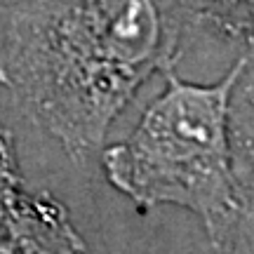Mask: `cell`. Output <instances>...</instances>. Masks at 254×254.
I'll use <instances>...</instances> for the list:
<instances>
[{"mask_svg":"<svg viewBox=\"0 0 254 254\" xmlns=\"http://www.w3.org/2000/svg\"><path fill=\"white\" fill-rule=\"evenodd\" d=\"M0 2H5V0H0Z\"/></svg>","mask_w":254,"mask_h":254,"instance_id":"ba28073f","label":"cell"},{"mask_svg":"<svg viewBox=\"0 0 254 254\" xmlns=\"http://www.w3.org/2000/svg\"><path fill=\"white\" fill-rule=\"evenodd\" d=\"M189 17L205 19L228 33L254 31V0H186Z\"/></svg>","mask_w":254,"mask_h":254,"instance_id":"5b68a950","label":"cell"},{"mask_svg":"<svg viewBox=\"0 0 254 254\" xmlns=\"http://www.w3.org/2000/svg\"><path fill=\"white\" fill-rule=\"evenodd\" d=\"M0 254H87V250L52 195L26 190L0 226Z\"/></svg>","mask_w":254,"mask_h":254,"instance_id":"3957f363","label":"cell"},{"mask_svg":"<svg viewBox=\"0 0 254 254\" xmlns=\"http://www.w3.org/2000/svg\"><path fill=\"white\" fill-rule=\"evenodd\" d=\"M200 254H254V214L240 212L221 236L207 240Z\"/></svg>","mask_w":254,"mask_h":254,"instance_id":"52a82bcc","label":"cell"},{"mask_svg":"<svg viewBox=\"0 0 254 254\" xmlns=\"http://www.w3.org/2000/svg\"><path fill=\"white\" fill-rule=\"evenodd\" d=\"M189 19L186 0H5L0 85L85 163L146 80L174 66Z\"/></svg>","mask_w":254,"mask_h":254,"instance_id":"6da1fadb","label":"cell"},{"mask_svg":"<svg viewBox=\"0 0 254 254\" xmlns=\"http://www.w3.org/2000/svg\"><path fill=\"white\" fill-rule=\"evenodd\" d=\"M24 193L26 189H24L21 172H19L14 141H12V134L0 125V226L12 214V209L19 205Z\"/></svg>","mask_w":254,"mask_h":254,"instance_id":"8992f818","label":"cell"},{"mask_svg":"<svg viewBox=\"0 0 254 254\" xmlns=\"http://www.w3.org/2000/svg\"><path fill=\"white\" fill-rule=\"evenodd\" d=\"M231 136L240 209H254V50L245 52V66L233 90Z\"/></svg>","mask_w":254,"mask_h":254,"instance_id":"277c9868","label":"cell"},{"mask_svg":"<svg viewBox=\"0 0 254 254\" xmlns=\"http://www.w3.org/2000/svg\"><path fill=\"white\" fill-rule=\"evenodd\" d=\"M245 66L240 57L224 78L189 82L170 68L165 87L134 129L101 148L106 182L139 212L182 207L200 219L207 240L219 238L240 214L231 99Z\"/></svg>","mask_w":254,"mask_h":254,"instance_id":"7a4b0ae2","label":"cell"}]
</instances>
